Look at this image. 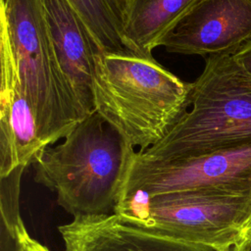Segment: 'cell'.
I'll return each mask as SVG.
<instances>
[{
  "label": "cell",
  "mask_w": 251,
  "mask_h": 251,
  "mask_svg": "<svg viewBox=\"0 0 251 251\" xmlns=\"http://www.w3.org/2000/svg\"><path fill=\"white\" fill-rule=\"evenodd\" d=\"M190 87L154 58L128 50L95 55L94 112L137 152L163 139L187 112Z\"/></svg>",
  "instance_id": "obj_1"
},
{
  "label": "cell",
  "mask_w": 251,
  "mask_h": 251,
  "mask_svg": "<svg viewBox=\"0 0 251 251\" xmlns=\"http://www.w3.org/2000/svg\"><path fill=\"white\" fill-rule=\"evenodd\" d=\"M136 151L96 112L57 145L35 157L34 180L57 194L74 218L109 215L123 192Z\"/></svg>",
  "instance_id": "obj_2"
},
{
  "label": "cell",
  "mask_w": 251,
  "mask_h": 251,
  "mask_svg": "<svg viewBox=\"0 0 251 251\" xmlns=\"http://www.w3.org/2000/svg\"><path fill=\"white\" fill-rule=\"evenodd\" d=\"M189 107L163 139L136 157L167 162L251 145V80L229 53L206 57L191 82Z\"/></svg>",
  "instance_id": "obj_3"
},
{
  "label": "cell",
  "mask_w": 251,
  "mask_h": 251,
  "mask_svg": "<svg viewBox=\"0 0 251 251\" xmlns=\"http://www.w3.org/2000/svg\"><path fill=\"white\" fill-rule=\"evenodd\" d=\"M0 25L8 33L39 137L45 147L54 145L87 115L60 65L41 0H0Z\"/></svg>",
  "instance_id": "obj_4"
},
{
  "label": "cell",
  "mask_w": 251,
  "mask_h": 251,
  "mask_svg": "<svg viewBox=\"0 0 251 251\" xmlns=\"http://www.w3.org/2000/svg\"><path fill=\"white\" fill-rule=\"evenodd\" d=\"M113 211L122 221L153 233L216 251H240L251 218V196L187 189L123 197Z\"/></svg>",
  "instance_id": "obj_5"
},
{
  "label": "cell",
  "mask_w": 251,
  "mask_h": 251,
  "mask_svg": "<svg viewBox=\"0 0 251 251\" xmlns=\"http://www.w3.org/2000/svg\"><path fill=\"white\" fill-rule=\"evenodd\" d=\"M187 189L251 196V145L167 162L134 155L120 198Z\"/></svg>",
  "instance_id": "obj_6"
},
{
  "label": "cell",
  "mask_w": 251,
  "mask_h": 251,
  "mask_svg": "<svg viewBox=\"0 0 251 251\" xmlns=\"http://www.w3.org/2000/svg\"><path fill=\"white\" fill-rule=\"evenodd\" d=\"M251 40V0H197L159 47L181 55L232 53Z\"/></svg>",
  "instance_id": "obj_7"
},
{
  "label": "cell",
  "mask_w": 251,
  "mask_h": 251,
  "mask_svg": "<svg viewBox=\"0 0 251 251\" xmlns=\"http://www.w3.org/2000/svg\"><path fill=\"white\" fill-rule=\"evenodd\" d=\"M44 148L8 33L0 25V176L32 165Z\"/></svg>",
  "instance_id": "obj_8"
},
{
  "label": "cell",
  "mask_w": 251,
  "mask_h": 251,
  "mask_svg": "<svg viewBox=\"0 0 251 251\" xmlns=\"http://www.w3.org/2000/svg\"><path fill=\"white\" fill-rule=\"evenodd\" d=\"M41 4L60 65L88 116L94 112L93 76L99 49L68 0H41Z\"/></svg>",
  "instance_id": "obj_9"
},
{
  "label": "cell",
  "mask_w": 251,
  "mask_h": 251,
  "mask_svg": "<svg viewBox=\"0 0 251 251\" xmlns=\"http://www.w3.org/2000/svg\"><path fill=\"white\" fill-rule=\"evenodd\" d=\"M58 229L65 251H216L147 231L114 213L74 218Z\"/></svg>",
  "instance_id": "obj_10"
},
{
  "label": "cell",
  "mask_w": 251,
  "mask_h": 251,
  "mask_svg": "<svg viewBox=\"0 0 251 251\" xmlns=\"http://www.w3.org/2000/svg\"><path fill=\"white\" fill-rule=\"evenodd\" d=\"M197 0H133L123 25L126 48L154 58L153 49L177 25Z\"/></svg>",
  "instance_id": "obj_11"
},
{
  "label": "cell",
  "mask_w": 251,
  "mask_h": 251,
  "mask_svg": "<svg viewBox=\"0 0 251 251\" xmlns=\"http://www.w3.org/2000/svg\"><path fill=\"white\" fill-rule=\"evenodd\" d=\"M100 51L127 50L123 39V15L115 0H68Z\"/></svg>",
  "instance_id": "obj_12"
},
{
  "label": "cell",
  "mask_w": 251,
  "mask_h": 251,
  "mask_svg": "<svg viewBox=\"0 0 251 251\" xmlns=\"http://www.w3.org/2000/svg\"><path fill=\"white\" fill-rule=\"evenodd\" d=\"M1 251H51L32 238L21 221L11 235L1 227Z\"/></svg>",
  "instance_id": "obj_13"
},
{
  "label": "cell",
  "mask_w": 251,
  "mask_h": 251,
  "mask_svg": "<svg viewBox=\"0 0 251 251\" xmlns=\"http://www.w3.org/2000/svg\"><path fill=\"white\" fill-rule=\"evenodd\" d=\"M229 55L236 69L251 80V40Z\"/></svg>",
  "instance_id": "obj_14"
},
{
  "label": "cell",
  "mask_w": 251,
  "mask_h": 251,
  "mask_svg": "<svg viewBox=\"0 0 251 251\" xmlns=\"http://www.w3.org/2000/svg\"><path fill=\"white\" fill-rule=\"evenodd\" d=\"M132 1L133 0H115V2L117 3V5H118V7H119V9H120V11H121V13L123 15L124 20H125V17L126 15V13H127V11H128Z\"/></svg>",
  "instance_id": "obj_15"
},
{
  "label": "cell",
  "mask_w": 251,
  "mask_h": 251,
  "mask_svg": "<svg viewBox=\"0 0 251 251\" xmlns=\"http://www.w3.org/2000/svg\"><path fill=\"white\" fill-rule=\"evenodd\" d=\"M251 238V218L247 224V226H246V231H245V242ZM244 242V243H245ZM244 245V244H243Z\"/></svg>",
  "instance_id": "obj_16"
},
{
  "label": "cell",
  "mask_w": 251,
  "mask_h": 251,
  "mask_svg": "<svg viewBox=\"0 0 251 251\" xmlns=\"http://www.w3.org/2000/svg\"><path fill=\"white\" fill-rule=\"evenodd\" d=\"M240 251H251V238L248 239V240L244 243V245L242 246V248H241Z\"/></svg>",
  "instance_id": "obj_17"
}]
</instances>
